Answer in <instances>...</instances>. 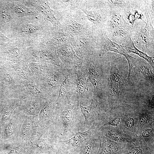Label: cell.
Returning a JSON list of instances; mask_svg holds the SVG:
<instances>
[{
	"mask_svg": "<svg viewBox=\"0 0 154 154\" xmlns=\"http://www.w3.org/2000/svg\"><path fill=\"white\" fill-rule=\"evenodd\" d=\"M82 66L88 82L93 86V97L98 102L104 94L103 75L101 68L93 52L83 59Z\"/></svg>",
	"mask_w": 154,
	"mask_h": 154,
	"instance_id": "obj_1",
	"label": "cell"
},
{
	"mask_svg": "<svg viewBox=\"0 0 154 154\" xmlns=\"http://www.w3.org/2000/svg\"><path fill=\"white\" fill-rule=\"evenodd\" d=\"M0 82L11 98L22 100L30 97L21 80L8 65L0 67Z\"/></svg>",
	"mask_w": 154,
	"mask_h": 154,
	"instance_id": "obj_2",
	"label": "cell"
},
{
	"mask_svg": "<svg viewBox=\"0 0 154 154\" xmlns=\"http://www.w3.org/2000/svg\"><path fill=\"white\" fill-rule=\"evenodd\" d=\"M68 71L66 67L52 64L48 73L40 81L51 96L57 98L60 87Z\"/></svg>",
	"mask_w": 154,
	"mask_h": 154,
	"instance_id": "obj_3",
	"label": "cell"
},
{
	"mask_svg": "<svg viewBox=\"0 0 154 154\" xmlns=\"http://www.w3.org/2000/svg\"><path fill=\"white\" fill-rule=\"evenodd\" d=\"M120 58H115L111 63L109 79L110 93L109 103L111 108H114L116 105L124 84L123 77L117 65V60Z\"/></svg>",
	"mask_w": 154,
	"mask_h": 154,
	"instance_id": "obj_4",
	"label": "cell"
},
{
	"mask_svg": "<svg viewBox=\"0 0 154 154\" xmlns=\"http://www.w3.org/2000/svg\"><path fill=\"white\" fill-rule=\"evenodd\" d=\"M76 74L74 69H68L67 75L60 87L55 108H59L75 93Z\"/></svg>",
	"mask_w": 154,
	"mask_h": 154,
	"instance_id": "obj_5",
	"label": "cell"
},
{
	"mask_svg": "<svg viewBox=\"0 0 154 154\" xmlns=\"http://www.w3.org/2000/svg\"><path fill=\"white\" fill-rule=\"evenodd\" d=\"M76 74V90L75 93L78 96L79 101L82 100L88 99L93 97V91L91 90L87 75L82 66H78L73 68Z\"/></svg>",
	"mask_w": 154,
	"mask_h": 154,
	"instance_id": "obj_6",
	"label": "cell"
},
{
	"mask_svg": "<svg viewBox=\"0 0 154 154\" xmlns=\"http://www.w3.org/2000/svg\"><path fill=\"white\" fill-rule=\"evenodd\" d=\"M146 16L147 22L145 27L137 31L134 38L135 43L141 46L143 52L148 49L151 44H154V29L147 13Z\"/></svg>",
	"mask_w": 154,
	"mask_h": 154,
	"instance_id": "obj_7",
	"label": "cell"
},
{
	"mask_svg": "<svg viewBox=\"0 0 154 154\" xmlns=\"http://www.w3.org/2000/svg\"><path fill=\"white\" fill-rule=\"evenodd\" d=\"M98 133L114 141L123 144H130L138 141L137 136L127 135L120 129L113 127L104 126L99 129Z\"/></svg>",
	"mask_w": 154,
	"mask_h": 154,
	"instance_id": "obj_8",
	"label": "cell"
},
{
	"mask_svg": "<svg viewBox=\"0 0 154 154\" xmlns=\"http://www.w3.org/2000/svg\"><path fill=\"white\" fill-rule=\"evenodd\" d=\"M101 127V124L94 123L88 130L83 132L79 131L71 138L61 142L66 146L68 149L78 150L85 141L88 140L91 136Z\"/></svg>",
	"mask_w": 154,
	"mask_h": 154,
	"instance_id": "obj_9",
	"label": "cell"
},
{
	"mask_svg": "<svg viewBox=\"0 0 154 154\" xmlns=\"http://www.w3.org/2000/svg\"><path fill=\"white\" fill-rule=\"evenodd\" d=\"M137 120L136 126L137 135L143 129L154 125V102L150 101L147 107L137 112Z\"/></svg>",
	"mask_w": 154,
	"mask_h": 154,
	"instance_id": "obj_10",
	"label": "cell"
},
{
	"mask_svg": "<svg viewBox=\"0 0 154 154\" xmlns=\"http://www.w3.org/2000/svg\"><path fill=\"white\" fill-rule=\"evenodd\" d=\"M97 134L99 145L97 154H116L127 144L114 141L98 133Z\"/></svg>",
	"mask_w": 154,
	"mask_h": 154,
	"instance_id": "obj_11",
	"label": "cell"
},
{
	"mask_svg": "<svg viewBox=\"0 0 154 154\" xmlns=\"http://www.w3.org/2000/svg\"><path fill=\"white\" fill-rule=\"evenodd\" d=\"M21 81L30 97L41 98L46 100L52 97L49 95L40 81L36 80Z\"/></svg>",
	"mask_w": 154,
	"mask_h": 154,
	"instance_id": "obj_12",
	"label": "cell"
},
{
	"mask_svg": "<svg viewBox=\"0 0 154 154\" xmlns=\"http://www.w3.org/2000/svg\"><path fill=\"white\" fill-rule=\"evenodd\" d=\"M137 117L136 112H123L119 129L127 135L136 136Z\"/></svg>",
	"mask_w": 154,
	"mask_h": 154,
	"instance_id": "obj_13",
	"label": "cell"
},
{
	"mask_svg": "<svg viewBox=\"0 0 154 154\" xmlns=\"http://www.w3.org/2000/svg\"><path fill=\"white\" fill-rule=\"evenodd\" d=\"M60 59L68 69L82 65L83 59L77 56L72 50H60L58 52Z\"/></svg>",
	"mask_w": 154,
	"mask_h": 154,
	"instance_id": "obj_14",
	"label": "cell"
},
{
	"mask_svg": "<svg viewBox=\"0 0 154 154\" xmlns=\"http://www.w3.org/2000/svg\"><path fill=\"white\" fill-rule=\"evenodd\" d=\"M8 65L13 70L21 80L32 81L35 80L28 63L24 60L18 62H10Z\"/></svg>",
	"mask_w": 154,
	"mask_h": 154,
	"instance_id": "obj_15",
	"label": "cell"
},
{
	"mask_svg": "<svg viewBox=\"0 0 154 154\" xmlns=\"http://www.w3.org/2000/svg\"><path fill=\"white\" fill-rule=\"evenodd\" d=\"M116 154H154V146L147 145L139 142L127 144Z\"/></svg>",
	"mask_w": 154,
	"mask_h": 154,
	"instance_id": "obj_16",
	"label": "cell"
},
{
	"mask_svg": "<svg viewBox=\"0 0 154 154\" xmlns=\"http://www.w3.org/2000/svg\"><path fill=\"white\" fill-rule=\"evenodd\" d=\"M99 103L97 100L93 97L89 105L84 106L79 101V106L82 113L84 118V123L90 120L94 119L99 115Z\"/></svg>",
	"mask_w": 154,
	"mask_h": 154,
	"instance_id": "obj_17",
	"label": "cell"
},
{
	"mask_svg": "<svg viewBox=\"0 0 154 154\" xmlns=\"http://www.w3.org/2000/svg\"><path fill=\"white\" fill-rule=\"evenodd\" d=\"M28 64L35 79L40 81L47 74L52 65L40 62H30Z\"/></svg>",
	"mask_w": 154,
	"mask_h": 154,
	"instance_id": "obj_18",
	"label": "cell"
},
{
	"mask_svg": "<svg viewBox=\"0 0 154 154\" xmlns=\"http://www.w3.org/2000/svg\"><path fill=\"white\" fill-rule=\"evenodd\" d=\"M102 54L108 51L113 52L124 56L127 58L129 55L123 48L121 45L114 41L106 35L103 37Z\"/></svg>",
	"mask_w": 154,
	"mask_h": 154,
	"instance_id": "obj_19",
	"label": "cell"
},
{
	"mask_svg": "<svg viewBox=\"0 0 154 154\" xmlns=\"http://www.w3.org/2000/svg\"><path fill=\"white\" fill-rule=\"evenodd\" d=\"M127 53L136 54L146 60L152 68H154V57L149 56L145 52L138 49L135 45L131 37L125 44L121 45Z\"/></svg>",
	"mask_w": 154,
	"mask_h": 154,
	"instance_id": "obj_20",
	"label": "cell"
},
{
	"mask_svg": "<svg viewBox=\"0 0 154 154\" xmlns=\"http://www.w3.org/2000/svg\"><path fill=\"white\" fill-rule=\"evenodd\" d=\"M47 100L32 97L26 98L25 100V108L28 112H37L43 107Z\"/></svg>",
	"mask_w": 154,
	"mask_h": 154,
	"instance_id": "obj_21",
	"label": "cell"
},
{
	"mask_svg": "<svg viewBox=\"0 0 154 154\" xmlns=\"http://www.w3.org/2000/svg\"><path fill=\"white\" fill-rule=\"evenodd\" d=\"M138 65V73L142 79L152 83H154V74L152 72L151 66L149 63H145L142 61L139 60L137 64Z\"/></svg>",
	"mask_w": 154,
	"mask_h": 154,
	"instance_id": "obj_22",
	"label": "cell"
},
{
	"mask_svg": "<svg viewBox=\"0 0 154 154\" xmlns=\"http://www.w3.org/2000/svg\"><path fill=\"white\" fill-rule=\"evenodd\" d=\"M123 113V112H111L106 115L101 124V127L108 126L119 129Z\"/></svg>",
	"mask_w": 154,
	"mask_h": 154,
	"instance_id": "obj_23",
	"label": "cell"
},
{
	"mask_svg": "<svg viewBox=\"0 0 154 154\" xmlns=\"http://www.w3.org/2000/svg\"><path fill=\"white\" fill-rule=\"evenodd\" d=\"M108 21L111 30L117 27L129 28V24L125 21L122 15L116 11L112 13Z\"/></svg>",
	"mask_w": 154,
	"mask_h": 154,
	"instance_id": "obj_24",
	"label": "cell"
},
{
	"mask_svg": "<svg viewBox=\"0 0 154 154\" xmlns=\"http://www.w3.org/2000/svg\"><path fill=\"white\" fill-rule=\"evenodd\" d=\"M137 137L139 142L154 146V126L143 129Z\"/></svg>",
	"mask_w": 154,
	"mask_h": 154,
	"instance_id": "obj_25",
	"label": "cell"
},
{
	"mask_svg": "<svg viewBox=\"0 0 154 154\" xmlns=\"http://www.w3.org/2000/svg\"><path fill=\"white\" fill-rule=\"evenodd\" d=\"M111 33L112 37L117 40H123L125 42V43L129 40L131 36V32L128 28H115L111 30Z\"/></svg>",
	"mask_w": 154,
	"mask_h": 154,
	"instance_id": "obj_26",
	"label": "cell"
},
{
	"mask_svg": "<svg viewBox=\"0 0 154 154\" xmlns=\"http://www.w3.org/2000/svg\"><path fill=\"white\" fill-rule=\"evenodd\" d=\"M96 137H92L88 140L84 145L78 150V154H94L96 149Z\"/></svg>",
	"mask_w": 154,
	"mask_h": 154,
	"instance_id": "obj_27",
	"label": "cell"
},
{
	"mask_svg": "<svg viewBox=\"0 0 154 154\" xmlns=\"http://www.w3.org/2000/svg\"><path fill=\"white\" fill-rule=\"evenodd\" d=\"M84 12L88 20L94 24L99 25L102 23L103 16L98 11L92 9L84 10Z\"/></svg>",
	"mask_w": 154,
	"mask_h": 154,
	"instance_id": "obj_28",
	"label": "cell"
},
{
	"mask_svg": "<svg viewBox=\"0 0 154 154\" xmlns=\"http://www.w3.org/2000/svg\"><path fill=\"white\" fill-rule=\"evenodd\" d=\"M67 23L68 29L74 33H81L84 28L83 25L75 20H69Z\"/></svg>",
	"mask_w": 154,
	"mask_h": 154,
	"instance_id": "obj_29",
	"label": "cell"
},
{
	"mask_svg": "<svg viewBox=\"0 0 154 154\" xmlns=\"http://www.w3.org/2000/svg\"><path fill=\"white\" fill-rule=\"evenodd\" d=\"M14 8L17 13L21 15H31L33 14V12L30 9L23 5H16Z\"/></svg>",
	"mask_w": 154,
	"mask_h": 154,
	"instance_id": "obj_30",
	"label": "cell"
},
{
	"mask_svg": "<svg viewBox=\"0 0 154 154\" xmlns=\"http://www.w3.org/2000/svg\"><path fill=\"white\" fill-rule=\"evenodd\" d=\"M38 30V28L32 24L26 25L22 30L23 33L26 34H29L35 32Z\"/></svg>",
	"mask_w": 154,
	"mask_h": 154,
	"instance_id": "obj_31",
	"label": "cell"
},
{
	"mask_svg": "<svg viewBox=\"0 0 154 154\" xmlns=\"http://www.w3.org/2000/svg\"><path fill=\"white\" fill-rule=\"evenodd\" d=\"M106 1L110 5L118 7H123L126 3V1L124 0H110Z\"/></svg>",
	"mask_w": 154,
	"mask_h": 154,
	"instance_id": "obj_32",
	"label": "cell"
},
{
	"mask_svg": "<svg viewBox=\"0 0 154 154\" xmlns=\"http://www.w3.org/2000/svg\"><path fill=\"white\" fill-rule=\"evenodd\" d=\"M3 18L4 22H8L11 20L12 17L9 13L7 10H4L3 13Z\"/></svg>",
	"mask_w": 154,
	"mask_h": 154,
	"instance_id": "obj_33",
	"label": "cell"
},
{
	"mask_svg": "<svg viewBox=\"0 0 154 154\" xmlns=\"http://www.w3.org/2000/svg\"><path fill=\"white\" fill-rule=\"evenodd\" d=\"M127 17L129 23L132 26L134 25L135 21L136 20L133 13H132L129 11V12L128 13Z\"/></svg>",
	"mask_w": 154,
	"mask_h": 154,
	"instance_id": "obj_34",
	"label": "cell"
},
{
	"mask_svg": "<svg viewBox=\"0 0 154 154\" xmlns=\"http://www.w3.org/2000/svg\"><path fill=\"white\" fill-rule=\"evenodd\" d=\"M133 14L134 15L135 20H141L146 24V22L142 19V14L141 13L139 12L137 10H134Z\"/></svg>",
	"mask_w": 154,
	"mask_h": 154,
	"instance_id": "obj_35",
	"label": "cell"
},
{
	"mask_svg": "<svg viewBox=\"0 0 154 154\" xmlns=\"http://www.w3.org/2000/svg\"><path fill=\"white\" fill-rule=\"evenodd\" d=\"M21 150L19 148H16L12 149L8 154H19Z\"/></svg>",
	"mask_w": 154,
	"mask_h": 154,
	"instance_id": "obj_36",
	"label": "cell"
},
{
	"mask_svg": "<svg viewBox=\"0 0 154 154\" xmlns=\"http://www.w3.org/2000/svg\"><path fill=\"white\" fill-rule=\"evenodd\" d=\"M56 154H70L68 153V152L66 151H61L60 152H58Z\"/></svg>",
	"mask_w": 154,
	"mask_h": 154,
	"instance_id": "obj_37",
	"label": "cell"
}]
</instances>
